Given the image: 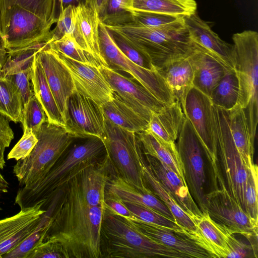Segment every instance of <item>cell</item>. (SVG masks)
<instances>
[{
    "label": "cell",
    "mask_w": 258,
    "mask_h": 258,
    "mask_svg": "<svg viewBox=\"0 0 258 258\" xmlns=\"http://www.w3.org/2000/svg\"><path fill=\"white\" fill-rule=\"evenodd\" d=\"M52 200L54 203L52 222L44 240L59 243L65 258H102L100 236L105 208L91 206L85 202L79 174Z\"/></svg>",
    "instance_id": "6da1fadb"
},
{
    "label": "cell",
    "mask_w": 258,
    "mask_h": 258,
    "mask_svg": "<svg viewBox=\"0 0 258 258\" xmlns=\"http://www.w3.org/2000/svg\"><path fill=\"white\" fill-rule=\"evenodd\" d=\"M83 143L75 145L43 177L31 184L22 186L17 191L15 204L21 209L49 201L70 180L106 152L102 140L93 137Z\"/></svg>",
    "instance_id": "7a4b0ae2"
},
{
    "label": "cell",
    "mask_w": 258,
    "mask_h": 258,
    "mask_svg": "<svg viewBox=\"0 0 258 258\" xmlns=\"http://www.w3.org/2000/svg\"><path fill=\"white\" fill-rule=\"evenodd\" d=\"M105 26L146 53L156 70L174 60L188 56L193 49V42L184 20L158 28L134 22L122 26Z\"/></svg>",
    "instance_id": "3957f363"
},
{
    "label": "cell",
    "mask_w": 258,
    "mask_h": 258,
    "mask_svg": "<svg viewBox=\"0 0 258 258\" xmlns=\"http://www.w3.org/2000/svg\"><path fill=\"white\" fill-rule=\"evenodd\" d=\"M102 257L186 258L171 248L142 234L131 221L105 210L101 229Z\"/></svg>",
    "instance_id": "277c9868"
},
{
    "label": "cell",
    "mask_w": 258,
    "mask_h": 258,
    "mask_svg": "<svg viewBox=\"0 0 258 258\" xmlns=\"http://www.w3.org/2000/svg\"><path fill=\"white\" fill-rule=\"evenodd\" d=\"M235 72L239 82L238 104L242 107L252 141L258 122V33L245 30L233 35Z\"/></svg>",
    "instance_id": "5b68a950"
},
{
    "label": "cell",
    "mask_w": 258,
    "mask_h": 258,
    "mask_svg": "<svg viewBox=\"0 0 258 258\" xmlns=\"http://www.w3.org/2000/svg\"><path fill=\"white\" fill-rule=\"evenodd\" d=\"M38 141L26 158L13 168L19 185H27L44 176L62 157L74 140L64 127L45 122L35 134Z\"/></svg>",
    "instance_id": "8992f818"
},
{
    "label": "cell",
    "mask_w": 258,
    "mask_h": 258,
    "mask_svg": "<svg viewBox=\"0 0 258 258\" xmlns=\"http://www.w3.org/2000/svg\"><path fill=\"white\" fill-rule=\"evenodd\" d=\"M214 115L217 155L225 175L227 188L246 212L247 169L233 140L228 123V111L214 105Z\"/></svg>",
    "instance_id": "52a82bcc"
},
{
    "label": "cell",
    "mask_w": 258,
    "mask_h": 258,
    "mask_svg": "<svg viewBox=\"0 0 258 258\" xmlns=\"http://www.w3.org/2000/svg\"><path fill=\"white\" fill-rule=\"evenodd\" d=\"M184 116L189 120L204 148L211 165L215 188L224 180L219 167L214 127V104L211 98L192 87L181 102Z\"/></svg>",
    "instance_id": "ba28073f"
},
{
    "label": "cell",
    "mask_w": 258,
    "mask_h": 258,
    "mask_svg": "<svg viewBox=\"0 0 258 258\" xmlns=\"http://www.w3.org/2000/svg\"><path fill=\"white\" fill-rule=\"evenodd\" d=\"M102 140L118 175L137 186L147 187L139 165L144 153L137 134L104 118V135Z\"/></svg>",
    "instance_id": "9c48e42d"
},
{
    "label": "cell",
    "mask_w": 258,
    "mask_h": 258,
    "mask_svg": "<svg viewBox=\"0 0 258 258\" xmlns=\"http://www.w3.org/2000/svg\"><path fill=\"white\" fill-rule=\"evenodd\" d=\"M52 25L18 5L0 10V38L7 50L48 43Z\"/></svg>",
    "instance_id": "30bf717a"
},
{
    "label": "cell",
    "mask_w": 258,
    "mask_h": 258,
    "mask_svg": "<svg viewBox=\"0 0 258 258\" xmlns=\"http://www.w3.org/2000/svg\"><path fill=\"white\" fill-rule=\"evenodd\" d=\"M99 38L101 55L109 68L130 74L134 80L166 104L176 101L157 71L144 69L130 60L117 47L111 32L101 21L99 25Z\"/></svg>",
    "instance_id": "8fae6325"
},
{
    "label": "cell",
    "mask_w": 258,
    "mask_h": 258,
    "mask_svg": "<svg viewBox=\"0 0 258 258\" xmlns=\"http://www.w3.org/2000/svg\"><path fill=\"white\" fill-rule=\"evenodd\" d=\"M205 195V208L211 218L232 234L245 237L257 251L258 222L251 219L230 195L225 181Z\"/></svg>",
    "instance_id": "7c38bea8"
},
{
    "label": "cell",
    "mask_w": 258,
    "mask_h": 258,
    "mask_svg": "<svg viewBox=\"0 0 258 258\" xmlns=\"http://www.w3.org/2000/svg\"><path fill=\"white\" fill-rule=\"evenodd\" d=\"M177 138V150L188 190L202 212H206L204 160L206 153L199 137L185 116Z\"/></svg>",
    "instance_id": "4fadbf2b"
},
{
    "label": "cell",
    "mask_w": 258,
    "mask_h": 258,
    "mask_svg": "<svg viewBox=\"0 0 258 258\" xmlns=\"http://www.w3.org/2000/svg\"><path fill=\"white\" fill-rule=\"evenodd\" d=\"M65 128L74 138L96 137L102 139L104 116L101 106L75 91L69 98Z\"/></svg>",
    "instance_id": "5bb4252c"
},
{
    "label": "cell",
    "mask_w": 258,
    "mask_h": 258,
    "mask_svg": "<svg viewBox=\"0 0 258 258\" xmlns=\"http://www.w3.org/2000/svg\"><path fill=\"white\" fill-rule=\"evenodd\" d=\"M98 69L113 92L148 122L153 112H159L167 105L136 80L109 67L100 66Z\"/></svg>",
    "instance_id": "9a60e30c"
},
{
    "label": "cell",
    "mask_w": 258,
    "mask_h": 258,
    "mask_svg": "<svg viewBox=\"0 0 258 258\" xmlns=\"http://www.w3.org/2000/svg\"><path fill=\"white\" fill-rule=\"evenodd\" d=\"M55 51L68 69L76 92L100 106L113 99V91L98 67L76 61Z\"/></svg>",
    "instance_id": "2e32d148"
},
{
    "label": "cell",
    "mask_w": 258,
    "mask_h": 258,
    "mask_svg": "<svg viewBox=\"0 0 258 258\" xmlns=\"http://www.w3.org/2000/svg\"><path fill=\"white\" fill-rule=\"evenodd\" d=\"M37 57L66 124L69 98L76 91L72 76L48 44L37 53Z\"/></svg>",
    "instance_id": "e0dca14e"
},
{
    "label": "cell",
    "mask_w": 258,
    "mask_h": 258,
    "mask_svg": "<svg viewBox=\"0 0 258 258\" xmlns=\"http://www.w3.org/2000/svg\"><path fill=\"white\" fill-rule=\"evenodd\" d=\"M191 40L220 62L227 70L235 71L233 45L222 40L197 12L184 18Z\"/></svg>",
    "instance_id": "ac0fdd59"
},
{
    "label": "cell",
    "mask_w": 258,
    "mask_h": 258,
    "mask_svg": "<svg viewBox=\"0 0 258 258\" xmlns=\"http://www.w3.org/2000/svg\"><path fill=\"white\" fill-rule=\"evenodd\" d=\"M43 201L22 209L17 214L0 220V258L16 247L38 225L46 212L41 209Z\"/></svg>",
    "instance_id": "d6986e66"
},
{
    "label": "cell",
    "mask_w": 258,
    "mask_h": 258,
    "mask_svg": "<svg viewBox=\"0 0 258 258\" xmlns=\"http://www.w3.org/2000/svg\"><path fill=\"white\" fill-rule=\"evenodd\" d=\"M99 16L85 3L74 7V25L71 35L78 46L92 54L103 66L108 67L100 51Z\"/></svg>",
    "instance_id": "ffe728a7"
},
{
    "label": "cell",
    "mask_w": 258,
    "mask_h": 258,
    "mask_svg": "<svg viewBox=\"0 0 258 258\" xmlns=\"http://www.w3.org/2000/svg\"><path fill=\"white\" fill-rule=\"evenodd\" d=\"M129 220L138 230L148 238L176 250L187 257H212L208 252L182 233L137 218Z\"/></svg>",
    "instance_id": "44dd1931"
},
{
    "label": "cell",
    "mask_w": 258,
    "mask_h": 258,
    "mask_svg": "<svg viewBox=\"0 0 258 258\" xmlns=\"http://www.w3.org/2000/svg\"><path fill=\"white\" fill-rule=\"evenodd\" d=\"M105 192L118 198L122 202L150 208L175 222L169 209L148 186H137L119 175H117L108 180Z\"/></svg>",
    "instance_id": "7402d4cb"
},
{
    "label": "cell",
    "mask_w": 258,
    "mask_h": 258,
    "mask_svg": "<svg viewBox=\"0 0 258 258\" xmlns=\"http://www.w3.org/2000/svg\"><path fill=\"white\" fill-rule=\"evenodd\" d=\"M145 155L148 165L156 178L187 216L201 215L202 212L190 195L186 183L167 165L151 156Z\"/></svg>",
    "instance_id": "603a6c76"
},
{
    "label": "cell",
    "mask_w": 258,
    "mask_h": 258,
    "mask_svg": "<svg viewBox=\"0 0 258 258\" xmlns=\"http://www.w3.org/2000/svg\"><path fill=\"white\" fill-rule=\"evenodd\" d=\"M189 218L195 225L196 230L182 233L212 257H227L226 241L221 226L212 220L207 212Z\"/></svg>",
    "instance_id": "cb8c5ba5"
},
{
    "label": "cell",
    "mask_w": 258,
    "mask_h": 258,
    "mask_svg": "<svg viewBox=\"0 0 258 258\" xmlns=\"http://www.w3.org/2000/svg\"><path fill=\"white\" fill-rule=\"evenodd\" d=\"M93 163L79 174L82 194L85 202L91 206H104L107 183L110 177L109 168L111 163L109 155L100 162Z\"/></svg>",
    "instance_id": "d4e9b609"
},
{
    "label": "cell",
    "mask_w": 258,
    "mask_h": 258,
    "mask_svg": "<svg viewBox=\"0 0 258 258\" xmlns=\"http://www.w3.org/2000/svg\"><path fill=\"white\" fill-rule=\"evenodd\" d=\"M189 56L194 68L193 87L210 97L227 70L194 42Z\"/></svg>",
    "instance_id": "484cf974"
},
{
    "label": "cell",
    "mask_w": 258,
    "mask_h": 258,
    "mask_svg": "<svg viewBox=\"0 0 258 258\" xmlns=\"http://www.w3.org/2000/svg\"><path fill=\"white\" fill-rule=\"evenodd\" d=\"M189 55L174 60L157 70L175 100L180 104L187 92L193 87L194 68Z\"/></svg>",
    "instance_id": "4316f807"
},
{
    "label": "cell",
    "mask_w": 258,
    "mask_h": 258,
    "mask_svg": "<svg viewBox=\"0 0 258 258\" xmlns=\"http://www.w3.org/2000/svg\"><path fill=\"white\" fill-rule=\"evenodd\" d=\"M184 118L181 104L175 101L167 104L159 112H153L147 130L165 142L175 144Z\"/></svg>",
    "instance_id": "83f0119b"
},
{
    "label": "cell",
    "mask_w": 258,
    "mask_h": 258,
    "mask_svg": "<svg viewBox=\"0 0 258 258\" xmlns=\"http://www.w3.org/2000/svg\"><path fill=\"white\" fill-rule=\"evenodd\" d=\"M139 165L146 185L152 192L169 209L177 224L183 232H192L196 227L190 218L176 202L172 196L156 178L143 156L139 160ZM183 233V232H182Z\"/></svg>",
    "instance_id": "f1b7e54d"
},
{
    "label": "cell",
    "mask_w": 258,
    "mask_h": 258,
    "mask_svg": "<svg viewBox=\"0 0 258 258\" xmlns=\"http://www.w3.org/2000/svg\"><path fill=\"white\" fill-rule=\"evenodd\" d=\"M136 134L144 154L151 156L167 165L186 183L175 144L168 143L147 130Z\"/></svg>",
    "instance_id": "f546056e"
},
{
    "label": "cell",
    "mask_w": 258,
    "mask_h": 258,
    "mask_svg": "<svg viewBox=\"0 0 258 258\" xmlns=\"http://www.w3.org/2000/svg\"><path fill=\"white\" fill-rule=\"evenodd\" d=\"M101 107L104 118L121 128L138 133L148 127L149 122L114 92L113 99Z\"/></svg>",
    "instance_id": "4dcf8cb0"
},
{
    "label": "cell",
    "mask_w": 258,
    "mask_h": 258,
    "mask_svg": "<svg viewBox=\"0 0 258 258\" xmlns=\"http://www.w3.org/2000/svg\"><path fill=\"white\" fill-rule=\"evenodd\" d=\"M228 111L229 126L233 140L248 169L254 163V143L249 133L245 113L238 103Z\"/></svg>",
    "instance_id": "1f68e13d"
},
{
    "label": "cell",
    "mask_w": 258,
    "mask_h": 258,
    "mask_svg": "<svg viewBox=\"0 0 258 258\" xmlns=\"http://www.w3.org/2000/svg\"><path fill=\"white\" fill-rule=\"evenodd\" d=\"M31 82L34 94L43 108L48 122L65 127V122L48 85L37 54L33 64Z\"/></svg>",
    "instance_id": "d6a6232c"
},
{
    "label": "cell",
    "mask_w": 258,
    "mask_h": 258,
    "mask_svg": "<svg viewBox=\"0 0 258 258\" xmlns=\"http://www.w3.org/2000/svg\"><path fill=\"white\" fill-rule=\"evenodd\" d=\"M197 9L195 0H132L131 10L184 18L197 12Z\"/></svg>",
    "instance_id": "836d02e7"
},
{
    "label": "cell",
    "mask_w": 258,
    "mask_h": 258,
    "mask_svg": "<svg viewBox=\"0 0 258 258\" xmlns=\"http://www.w3.org/2000/svg\"><path fill=\"white\" fill-rule=\"evenodd\" d=\"M239 82L234 70H227L210 98L216 106L229 111L238 103Z\"/></svg>",
    "instance_id": "e575fe53"
},
{
    "label": "cell",
    "mask_w": 258,
    "mask_h": 258,
    "mask_svg": "<svg viewBox=\"0 0 258 258\" xmlns=\"http://www.w3.org/2000/svg\"><path fill=\"white\" fill-rule=\"evenodd\" d=\"M24 104L18 89L10 79H0V112L15 123L22 122Z\"/></svg>",
    "instance_id": "d590c367"
},
{
    "label": "cell",
    "mask_w": 258,
    "mask_h": 258,
    "mask_svg": "<svg viewBox=\"0 0 258 258\" xmlns=\"http://www.w3.org/2000/svg\"><path fill=\"white\" fill-rule=\"evenodd\" d=\"M48 44V42L38 43L7 50V57L3 68L4 78L32 68L35 56Z\"/></svg>",
    "instance_id": "8d00e7d4"
},
{
    "label": "cell",
    "mask_w": 258,
    "mask_h": 258,
    "mask_svg": "<svg viewBox=\"0 0 258 258\" xmlns=\"http://www.w3.org/2000/svg\"><path fill=\"white\" fill-rule=\"evenodd\" d=\"M52 212L47 210L41 216L35 229L14 249L3 256L2 258H27L31 251L43 241L52 222Z\"/></svg>",
    "instance_id": "74e56055"
},
{
    "label": "cell",
    "mask_w": 258,
    "mask_h": 258,
    "mask_svg": "<svg viewBox=\"0 0 258 258\" xmlns=\"http://www.w3.org/2000/svg\"><path fill=\"white\" fill-rule=\"evenodd\" d=\"M18 5L53 24L58 16L57 0H0V10Z\"/></svg>",
    "instance_id": "f35d334b"
},
{
    "label": "cell",
    "mask_w": 258,
    "mask_h": 258,
    "mask_svg": "<svg viewBox=\"0 0 258 258\" xmlns=\"http://www.w3.org/2000/svg\"><path fill=\"white\" fill-rule=\"evenodd\" d=\"M50 48L76 61L99 67L103 66L92 54L84 51L71 34L48 43Z\"/></svg>",
    "instance_id": "ab89813d"
},
{
    "label": "cell",
    "mask_w": 258,
    "mask_h": 258,
    "mask_svg": "<svg viewBox=\"0 0 258 258\" xmlns=\"http://www.w3.org/2000/svg\"><path fill=\"white\" fill-rule=\"evenodd\" d=\"M132 0H108L104 13L100 17L105 26H117L133 22Z\"/></svg>",
    "instance_id": "60d3db41"
},
{
    "label": "cell",
    "mask_w": 258,
    "mask_h": 258,
    "mask_svg": "<svg viewBox=\"0 0 258 258\" xmlns=\"http://www.w3.org/2000/svg\"><path fill=\"white\" fill-rule=\"evenodd\" d=\"M135 218L182 233V228L175 221L144 206L123 202Z\"/></svg>",
    "instance_id": "b9f144b4"
},
{
    "label": "cell",
    "mask_w": 258,
    "mask_h": 258,
    "mask_svg": "<svg viewBox=\"0 0 258 258\" xmlns=\"http://www.w3.org/2000/svg\"><path fill=\"white\" fill-rule=\"evenodd\" d=\"M110 32L117 47L130 60L144 69L157 71L146 53L119 34L112 31Z\"/></svg>",
    "instance_id": "7bdbcfd3"
},
{
    "label": "cell",
    "mask_w": 258,
    "mask_h": 258,
    "mask_svg": "<svg viewBox=\"0 0 258 258\" xmlns=\"http://www.w3.org/2000/svg\"><path fill=\"white\" fill-rule=\"evenodd\" d=\"M46 121H48L46 113L34 94L24 107L21 122L23 129H29L35 134Z\"/></svg>",
    "instance_id": "ee69618b"
},
{
    "label": "cell",
    "mask_w": 258,
    "mask_h": 258,
    "mask_svg": "<svg viewBox=\"0 0 258 258\" xmlns=\"http://www.w3.org/2000/svg\"><path fill=\"white\" fill-rule=\"evenodd\" d=\"M257 185L258 169L257 165L254 163L247 169L246 212L251 219L258 222Z\"/></svg>",
    "instance_id": "f6af8a7d"
},
{
    "label": "cell",
    "mask_w": 258,
    "mask_h": 258,
    "mask_svg": "<svg viewBox=\"0 0 258 258\" xmlns=\"http://www.w3.org/2000/svg\"><path fill=\"white\" fill-rule=\"evenodd\" d=\"M133 22L146 27H163L184 20V18L160 13L132 11Z\"/></svg>",
    "instance_id": "bcb514c9"
},
{
    "label": "cell",
    "mask_w": 258,
    "mask_h": 258,
    "mask_svg": "<svg viewBox=\"0 0 258 258\" xmlns=\"http://www.w3.org/2000/svg\"><path fill=\"white\" fill-rule=\"evenodd\" d=\"M221 226L226 241L227 257H257V252L251 244H245L238 240L226 227Z\"/></svg>",
    "instance_id": "7dc6e473"
},
{
    "label": "cell",
    "mask_w": 258,
    "mask_h": 258,
    "mask_svg": "<svg viewBox=\"0 0 258 258\" xmlns=\"http://www.w3.org/2000/svg\"><path fill=\"white\" fill-rule=\"evenodd\" d=\"M38 139L30 130L23 129V135L18 143L7 155V159H15L17 161L27 157L35 146Z\"/></svg>",
    "instance_id": "c3c4849f"
},
{
    "label": "cell",
    "mask_w": 258,
    "mask_h": 258,
    "mask_svg": "<svg viewBox=\"0 0 258 258\" xmlns=\"http://www.w3.org/2000/svg\"><path fill=\"white\" fill-rule=\"evenodd\" d=\"M74 7L69 6L59 11L56 26L51 30L52 37L48 43L59 39L66 34H72L74 25Z\"/></svg>",
    "instance_id": "681fc988"
},
{
    "label": "cell",
    "mask_w": 258,
    "mask_h": 258,
    "mask_svg": "<svg viewBox=\"0 0 258 258\" xmlns=\"http://www.w3.org/2000/svg\"><path fill=\"white\" fill-rule=\"evenodd\" d=\"M32 71V68L5 77L11 80L18 89L23 99L24 107L34 94L31 82Z\"/></svg>",
    "instance_id": "f907efd6"
},
{
    "label": "cell",
    "mask_w": 258,
    "mask_h": 258,
    "mask_svg": "<svg viewBox=\"0 0 258 258\" xmlns=\"http://www.w3.org/2000/svg\"><path fill=\"white\" fill-rule=\"evenodd\" d=\"M27 258H65L62 248L59 243L46 240L35 247Z\"/></svg>",
    "instance_id": "816d5d0a"
},
{
    "label": "cell",
    "mask_w": 258,
    "mask_h": 258,
    "mask_svg": "<svg viewBox=\"0 0 258 258\" xmlns=\"http://www.w3.org/2000/svg\"><path fill=\"white\" fill-rule=\"evenodd\" d=\"M11 119L0 112V170L5 166L4 153L14 138V133L10 122Z\"/></svg>",
    "instance_id": "f5cc1de1"
},
{
    "label": "cell",
    "mask_w": 258,
    "mask_h": 258,
    "mask_svg": "<svg viewBox=\"0 0 258 258\" xmlns=\"http://www.w3.org/2000/svg\"><path fill=\"white\" fill-rule=\"evenodd\" d=\"M104 206L105 209L113 214L118 215L128 219L135 218L121 200L105 192Z\"/></svg>",
    "instance_id": "db71d44e"
},
{
    "label": "cell",
    "mask_w": 258,
    "mask_h": 258,
    "mask_svg": "<svg viewBox=\"0 0 258 258\" xmlns=\"http://www.w3.org/2000/svg\"><path fill=\"white\" fill-rule=\"evenodd\" d=\"M108 0H85V3L100 17L102 15Z\"/></svg>",
    "instance_id": "11a10c76"
},
{
    "label": "cell",
    "mask_w": 258,
    "mask_h": 258,
    "mask_svg": "<svg viewBox=\"0 0 258 258\" xmlns=\"http://www.w3.org/2000/svg\"><path fill=\"white\" fill-rule=\"evenodd\" d=\"M7 50L0 38V79L4 78L3 68L7 57Z\"/></svg>",
    "instance_id": "9f6ffc18"
},
{
    "label": "cell",
    "mask_w": 258,
    "mask_h": 258,
    "mask_svg": "<svg viewBox=\"0 0 258 258\" xmlns=\"http://www.w3.org/2000/svg\"><path fill=\"white\" fill-rule=\"evenodd\" d=\"M82 3H85V0H57L58 13L69 6L76 7Z\"/></svg>",
    "instance_id": "6f0895ef"
},
{
    "label": "cell",
    "mask_w": 258,
    "mask_h": 258,
    "mask_svg": "<svg viewBox=\"0 0 258 258\" xmlns=\"http://www.w3.org/2000/svg\"><path fill=\"white\" fill-rule=\"evenodd\" d=\"M9 188V183L0 173V191L6 192Z\"/></svg>",
    "instance_id": "680465c9"
},
{
    "label": "cell",
    "mask_w": 258,
    "mask_h": 258,
    "mask_svg": "<svg viewBox=\"0 0 258 258\" xmlns=\"http://www.w3.org/2000/svg\"><path fill=\"white\" fill-rule=\"evenodd\" d=\"M1 192V191H0Z\"/></svg>",
    "instance_id": "91938a15"
}]
</instances>
